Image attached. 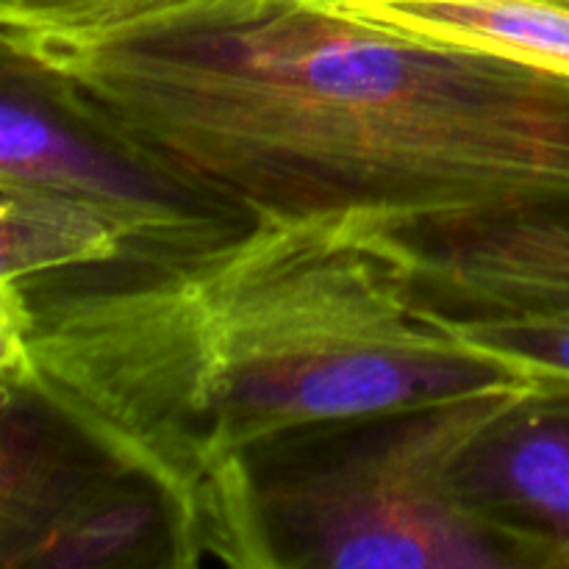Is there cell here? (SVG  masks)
Segmentation results:
<instances>
[{
    "instance_id": "cell-1",
    "label": "cell",
    "mask_w": 569,
    "mask_h": 569,
    "mask_svg": "<svg viewBox=\"0 0 569 569\" xmlns=\"http://www.w3.org/2000/svg\"><path fill=\"white\" fill-rule=\"evenodd\" d=\"M39 61L83 131L228 226L333 220L411 270L569 209L567 76L326 0Z\"/></svg>"
},
{
    "instance_id": "cell-2",
    "label": "cell",
    "mask_w": 569,
    "mask_h": 569,
    "mask_svg": "<svg viewBox=\"0 0 569 569\" xmlns=\"http://www.w3.org/2000/svg\"><path fill=\"white\" fill-rule=\"evenodd\" d=\"M142 272L22 283L33 387L159 495L172 567L261 569L250 461L281 439L503 387L333 220L233 226Z\"/></svg>"
},
{
    "instance_id": "cell-3",
    "label": "cell",
    "mask_w": 569,
    "mask_h": 569,
    "mask_svg": "<svg viewBox=\"0 0 569 569\" xmlns=\"http://www.w3.org/2000/svg\"><path fill=\"white\" fill-rule=\"evenodd\" d=\"M531 389L315 428L256 453L250 506L264 569L517 567L467 500L461 467Z\"/></svg>"
},
{
    "instance_id": "cell-4",
    "label": "cell",
    "mask_w": 569,
    "mask_h": 569,
    "mask_svg": "<svg viewBox=\"0 0 569 569\" xmlns=\"http://www.w3.org/2000/svg\"><path fill=\"white\" fill-rule=\"evenodd\" d=\"M0 176L78 194L131 222L142 256L187 248L231 228L194 209L83 131L48 67L0 31ZM137 256V259H142Z\"/></svg>"
},
{
    "instance_id": "cell-5",
    "label": "cell",
    "mask_w": 569,
    "mask_h": 569,
    "mask_svg": "<svg viewBox=\"0 0 569 569\" xmlns=\"http://www.w3.org/2000/svg\"><path fill=\"white\" fill-rule=\"evenodd\" d=\"M126 478L37 387L0 395V569H48Z\"/></svg>"
},
{
    "instance_id": "cell-6",
    "label": "cell",
    "mask_w": 569,
    "mask_h": 569,
    "mask_svg": "<svg viewBox=\"0 0 569 569\" xmlns=\"http://www.w3.org/2000/svg\"><path fill=\"white\" fill-rule=\"evenodd\" d=\"M478 515L517 567L569 569V389H531L461 467Z\"/></svg>"
},
{
    "instance_id": "cell-7",
    "label": "cell",
    "mask_w": 569,
    "mask_h": 569,
    "mask_svg": "<svg viewBox=\"0 0 569 569\" xmlns=\"http://www.w3.org/2000/svg\"><path fill=\"white\" fill-rule=\"evenodd\" d=\"M142 250L137 228L106 206L0 176V283L109 267Z\"/></svg>"
},
{
    "instance_id": "cell-8",
    "label": "cell",
    "mask_w": 569,
    "mask_h": 569,
    "mask_svg": "<svg viewBox=\"0 0 569 569\" xmlns=\"http://www.w3.org/2000/svg\"><path fill=\"white\" fill-rule=\"evenodd\" d=\"M350 17L569 78V0H326Z\"/></svg>"
},
{
    "instance_id": "cell-9",
    "label": "cell",
    "mask_w": 569,
    "mask_h": 569,
    "mask_svg": "<svg viewBox=\"0 0 569 569\" xmlns=\"http://www.w3.org/2000/svg\"><path fill=\"white\" fill-rule=\"evenodd\" d=\"M276 0H0V31L31 56H67L259 14Z\"/></svg>"
},
{
    "instance_id": "cell-10",
    "label": "cell",
    "mask_w": 569,
    "mask_h": 569,
    "mask_svg": "<svg viewBox=\"0 0 569 569\" xmlns=\"http://www.w3.org/2000/svg\"><path fill=\"white\" fill-rule=\"evenodd\" d=\"M426 317L459 342L500 361L511 376L526 381L528 387L569 389V309L483 317Z\"/></svg>"
},
{
    "instance_id": "cell-11",
    "label": "cell",
    "mask_w": 569,
    "mask_h": 569,
    "mask_svg": "<svg viewBox=\"0 0 569 569\" xmlns=\"http://www.w3.org/2000/svg\"><path fill=\"white\" fill-rule=\"evenodd\" d=\"M22 387H33L26 295L14 283H0V395Z\"/></svg>"
}]
</instances>
